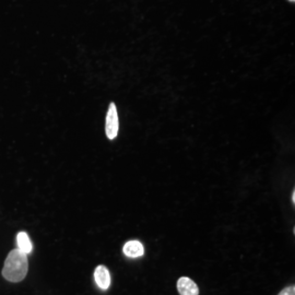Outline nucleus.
<instances>
[{"label": "nucleus", "mask_w": 295, "mask_h": 295, "mask_svg": "<svg viewBox=\"0 0 295 295\" xmlns=\"http://www.w3.org/2000/svg\"><path fill=\"white\" fill-rule=\"evenodd\" d=\"M29 269L27 255L20 249L11 250L4 261L2 276L10 282H20L25 278Z\"/></svg>", "instance_id": "f257e3e1"}, {"label": "nucleus", "mask_w": 295, "mask_h": 295, "mask_svg": "<svg viewBox=\"0 0 295 295\" xmlns=\"http://www.w3.org/2000/svg\"><path fill=\"white\" fill-rule=\"evenodd\" d=\"M119 122H118V113L116 105L114 103L109 104L108 111L106 114V125H105V133L109 140H113L118 135Z\"/></svg>", "instance_id": "f03ea898"}, {"label": "nucleus", "mask_w": 295, "mask_h": 295, "mask_svg": "<svg viewBox=\"0 0 295 295\" xmlns=\"http://www.w3.org/2000/svg\"><path fill=\"white\" fill-rule=\"evenodd\" d=\"M177 290L180 295H198L199 289L197 284L187 277L179 278L177 281Z\"/></svg>", "instance_id": "7ed1b4c3"}, {"label": "nucleus", "mask_w": 295, "mask_h": 295, "mask_svg": "<svg viewBox=\"0 0 295 295\" xmlns=\"http://www.w3.org/2000/svg\"><path fill=\"white\" fill-rule=\"evenodd\" d=\"M94 280L97 287L102 290H107L111 286V275L105 266H98L94 271Z\"/></svg>", "instance_id": "20e7f679"}, {"label": "nucleus", "mask_w": 295, "mask_h": 295, "mask_svg": "<svg viewBox=\"0 0 295 295\" xmlns=\"http://www.w3.org/2000/svg\"><path fill=\"white\" fill-rule=\"evenodd\" d=\"M124 254L129 258H138L145 254V248L142 243L138 240H129L124 246Z\"/></svg>", "instance_id": "39448f33"}, {"label": "nucleus", "mask_w": 295, "mask_h": 295, "mask_svg": "<svg viewBox=\"0 0 295 295\" xmlns=\"http://www.w3.org/2000/svg\"><path fill=\"white\" fill-rule=\"evenodd\" d=\"M16 245H18V249L23 251V253H25L26 255L32 253L33 245L27 233L25 232L18 233V235H16Z\"/></svg>", "instance_id": "423d86ee"}, {"label": "nucleus", "mask_w": 295, "mask_h": 295, "mask_svg": "<svg viewBox=\"0 0 295 295\" xmlns=\"http://www.w3.org/2000/svg\"><path fill=\"white\" fill-rule=\"evenodd\" d=\"M279 295H295V288L293 286L288 287L279 293Z\"/></svg>", "instance_id": "0eeeda50"}, {"label": "nucleus", "mask_w": 295, "mask_h": 295, "mask_svg": "<svg viewBox=\"0 0 295 295\" xmlns=\"http://www.w3.org/2000/svg\"><path fill=\"white\" fill-rule=\"evenodd\" d=\"M292 202L293 204L295 202V191H293V194H292Z\"/></svg>", "instance_id": "6e6552de"}, {"label": "nucleus", "mask_w": 295, "mask_h": 295, "mask_svg": "<svg viewBox=\"0 0 295 295\" xmlns=\"http://www.w3.org/2000/svg\"><path fill=\"white\" fill-rule=\"evenodd\" d=\"M290 1H292V2H294V1H295V0H290Z\"/></svg>", "instance_id": "1a4fd4ad"}]
</instances>
